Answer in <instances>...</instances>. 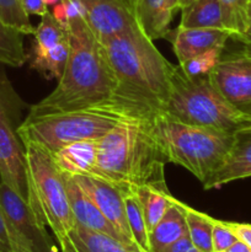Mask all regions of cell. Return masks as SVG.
Wrapping results in <instances>:
<instances>
[{"label": "cell", "mask_w": 251, "mask_h": 252, "mask_svg": "<svg viewBox=\"0 0 251 252\" xmlns=\"http://www.w3.org/2000/svg\"><path fill=\"white\" fill-rule=\"evenodd\" d=\"M68 32L70 51L63 74L54 90L30 107L26 118L83 110L115 98L116 79L85 19L71 21Z\"/></svg>", "instance_id": "1"}, {"label": "cell", "mask_w": 251, "mask_h": 252, "mask_svg": "<svg viewBox=\"0 0 251 252\" xmlns=\"http://www.w3.org/2000/svg\"><path fill=\"white\" fill-rule=\"evenodd\" d=\"M116 79L120 100L155 113L165 107L174 66L142 29L132 30L101 43Z\"/></svg>", "instance_id": "2"}, {"label": "cell", "mask_w": 251, "mask_h": 252, "mask_svg": "<svg viewBox=\"0 0 251 252\" xmlns=\"http://www.w3.org/2000/svg\"><path fill=\"white\" fill-rule=\"evenodd\" d=\"M152 117L126 118L100 138L93 176L120 189L140 186L167 189L166 162L153 133Z\"/></svg>", "instance_id": "3"}, {"label": "cell", "mask_w": 251, "mask_h": 252, "mask_svg": "<svg viewBox=\"0 0 251 252\" xmlns=\"http://www.w3.org/2000/svg\"><path fill=\"white\" fill-rule=\"evenodd\" d=\"M153 115L115 97L94 107L25 118L16 133L22 143H33L53 154L71 143L100 139L126 118Z\"/></svg>", "instance_id": "4"}, {"label": "cell", "mask_w": 251, "mask_h": 252, "mask_svg": "<svg viewBox=\"0 0 251 252\" xmlns=\"http://www.w3.org/2000/svg\"><path fill=\"white\" fill-rule=\"evenodd\" d=\"M155 140L165 162L185 167L202 184L225 162L235 134L188 125L162 111L152 117Z\"/></svg>", "instance_id": "5"}, {"label": "cell", "mask_w": 251, "mask_h": 252, "mask_svg": "<svg viewBox=\"0 0 251 252\" xmlns=\"http://www.w3.org/2000/svg\"><path fill=\"white\" fill-rule=\"evenodd\" d=\"M162 112L188 125L231 134L251 127V116L229 103L209 75H188L180 64L172 70L169 98Z\"/></svg>", "instance_id": "6"}, {"label": "cell", "mask_w": 251, "mask_h": 252, "mask_svg": "<svg viewBox=\"0 0 251 252\" xmlns=\"http://www.w3.org/2000/svg\"><path fill=\"white\" fill-rule=\"evenodd\" d=\"M27 164V203L39 223L53 233L61 252H75L69 233L75 226L64 176L48 150L33 143H22Z\"/></svg>", "instance_id": "7"}, {"label": "cell", "mask_w": 251, "mask_h": 252, "mask_svg": "<svg viewBox=\"0 0 251 252\" xmlns=\"http://www.w3.org/2000/svg\"><path fill=\"white\" fill-rule=\"evenodd\" d=\"M0 209L6 219L15 252H61L26 199L0 182Z\"/></svg>", "instance_id": "8"}, {"label": "cell", "mask_w": 251, "mask_h": 252, "mask_svg": "<svg viewBox=\"0 0 251 252\" xmlns=\"http://www.w3.org/2000/svg\"><path fill=\"white\" fill-rule=\"evenodd\" d=\"M209 78L229 103L251 116V54L243 49L223 52Z\"/></svg>", "instance_id": "9"}, {"label": "cell", "mask_w": 251, "mask_h": 252, "mask_svg": "<svg viewBox=\"0 0 251 252\" xmlns=\"http://www.w3.org/2000/svg\"><path fill=\"white\" fill-rule=\"evenodd\" d=\"M85 21L100 43L132 30L140 29L132 0H81Z\"/></svg>", "instance_id": "10"}, {"label": "cell", "mask_w": 251, "mask_h": 252, "mask_svg": "<svg viewBox=\"0 0 251 252\" xmlns=\"http://www.w3.org/2000/svg\"><path fill=\"white\" fill-rule=\"evenodd\" d=\"M0 179L27 201V164L25 148L10 120L0 121Z\"/></svg>", "instance_id": "11"}, {"label": "cell", "mask_w": 251, "mask_h": 252, "mask_svg": "<svg viewBox=\"0 0 251 252\" xmlns=\"http://www.w3.org/2000/svg\"><path fill=\"white\" fill-rule=\"evenodd\" d=\"M79 186L90 197L91 201L96 204L101 213L106 217L113 228L132 245L139 246L135 244L128 225L127 216H126L125 198L123 192L115 185L101 180L95 176H74ZM140 249V248H139ZM142 250V249H140ZM143 251V250H142Z\"/></svg>", "instance_id": "12"}, {"label": "cell", "mask_w": 251, "mask_h": 252, "mask_svg": "<svg viewBox=\"0 0 251 252\" xmlns=\"http://www.w3.org/2000/svg\"><path fill=\"white\" fill-rule=\"evenodd\" d=\"M63 176L64 182H65L69 204H70L71 212H73L74 219H75V224L84 226V228L89 229V230L106 234V235L111 236V238L122 241L126 245L130 246V248L135 249V250L144 252L140 250L139 248H137V246L128 243V241L126 240L115 228H113L112 224H111L110 221L106 219V217L101 213L100 209H98L97 207H96V204L91 201L90 197L81 189V187L79 186V184L76 182L75 177L64 174Z\"/></svg>", "instance_id": "13"}, {"label": "cell", "mask_w": 251, "mask_h": 252, "mask_svg": "<svg viewBox=\"0 0 251 252\" xmlns=\"http://www.w3.org/2000/svg\"><path fill=\"white\" fill-rule=\"evenodd\" d=\"M175 56L179 63L188 61L212 48H225L231 33L224 29H185L179 26L175 31H169Z\"/></svg>", "instance_id": "14"}, {"label": "cell", "mask_w": 251, "mask_h": 252, "mask_svg": "<svg viewBox=\"0 0 251 252\" xmlns=\"http://www.w3.org/2000/svg\"><path fill=\"white\" fill-rule=\"evenodd\" d=\"M248 177H251V127L235 133L225 162L202 185L204 189H213Z\"/></svg>", "instance_id": "15"}, {"label": "cell", "mask_w": 251, "mask_h": 252, "mask_svg": "<svg viewBox=\"0 0 251 252\" xmlns=\"http://www.w3.org/2000/svg\"><path fill=\"white\" fill-rule=\"evenodd\" d=\"M97 140H80L53 153L52 157L59 171L69 176H93L97 158Z\"/></svg>", "instance_id": "16"}, {"label": "cell", "mask_w": 251, "mask_h": 252, "mask_svg": "<svg viewBox=\"0 0 251 252\" xmlns=\"http://www.w3.org/2000/svg\"><path fill=\"white\" fill-rule=\"evenodd\" d=\"M185 235H188L184 203L175 198L166 213L159 223L149 233V243L152 252H161Z\"/></svg>", "instance_id": "17"}, {"label": "cell", "mask_w": 251, "mask_h": 252, "mask_svg": "<svg viewBox=\"0 0 251 252\" xmlns=\"http://www.w3.org/2000/svg\"><path fill=\"white\" fill-rule=\"evenodd\" d=\"M140 29L150 39L166 37L172 15L165 9L164 0H132Z\"/></svg>", "instance_id": "18"}, {"label": "cell", "mask_w": 251, "mask_h": 252, "mask_svg": "<svg viewBox=\"0 0 251 252\" xmlns=\"http://www.w3.org/2000/svg\"><path fill=\"white\" fill-rule=\"evenodd\" d=\"M75 252H140L106 234L75 224L68 235Z\"/></svg>", "instance_id": "19"}, {"label": "cell", "mask_w": 251, "mask_h": 252, "mask_svg": "<svg viewBox=\"0 0 251 252\" xmlns=\"http://www.w3.org/2000/svg\"><path fill=\"white\" fill-rule=\"evenodd\" d=\"M180 26L185 29H224L219 0H194L182 9Z\"/></svg>", "instance_id": "20"}, {"label": "cell", "mask_w": 251, "mask_h": 252, "mask_svg": "<svg viewBox=\"0 0 251 252\" xmlns=\"http://www.w3.org/2000/svg\"><path fill=\"white\" fill-rule=\"evenodd\" d=\"M134 191L142 204L148 231L155 228L167 209L174 203L175 197L170 194L169 189H162L154 186L134 187Z\"/></svg>", "instance_id": "21"}, {"label": "cell", "mask_w": 251, "mask_h": 252, "mask_svg": "<svg viewBox=\"0 0 251 252\" xmlns=\"http://www.w3.org/2000/svg\"><path fill=\"white\" fill-rule=\"evenodd\" d=\"M70 51L69 38L43 53L29 54L30 65L46 79H59L65 68Z\"/></svg>", "instance_id": "22"}, {"label": "cell", "mask_w": 251, "mask_h": 252, "mask_svg": "<svg viewBox=\"0 0 251 252\" xmlns=\"http://www.w3.org/2000/svg\"><path fill=\"white\" fill-rule=\"evenodd\" d=\"M24 33L7 26L0 19V64L20 68L29 61L24 46Z\"/></svg>", "instance_id": "23"}, {"label": "cell", "mask_w": 251, "mask_h": 252, "mask_svg": "<svg viewBox=\"0 0 251 252\" xmlns=\"http://www.w3.org/2000/svg\"><path fill=\"white\" fill-rule=\"evenodd\" d=\"M125 198L126 216H127L128 225L135 244L144 252H152L149 243V231L145 223L144 213H143L142 204L135 193L134 189H121Z\"/></svg>", "instance_id": "24"}, {"label": "cell", "mask_w": 251, "mask_h": 252, "mask_svg": "<svg viewBox=\"0 0 251 252\" xmlns=\"http://www.w3.org/2000/svg\"><path fill=\"white\" fill-rule=\"evenodd\" d=\"M69 38L68 30L64 29L52 15L51 11L41 16V22L34 27L33 44L31 53H43L48 49L53 48L61 42Z\"/></svg>", "instance_id": "25"}, {"label": "cell", "mask_w": 251, "mask_h": 252, "mask_svg": "<svg viewBox=\"0 0 251 252\" xmlns=\"http://www.w3.org/2000/svg\"><path fill=\"white\" fill-rule=\"evenodd\" d=\"M188 236L192 244L203 252H214L212 243L213 218L184 203Z\"/></svg>", "instance_id": "26"}, {"label": "cell", "mask_w": 251, "mask_h": 252, "mask_svg": "<svg viewBox=\"0 0 251 252\" xmlns=\"http://www.w3.org/2000/svg\"><path fill=\"white\" fill-rule=\"evenodd\" d=\"M224 29L231 33V38L238 41L249 26L250 1L249 0H219Z\"/></svg>", "instance_id": "27"}, {"label": "cell", "mask_w": 251, "mask_h": 252, "mask_svg": "<svg viewBox=\"0 0 251 252\" xmlns=\"http://www.w3.org/2000/svg\"><path fill=\"white\" fill-rule=\"evenodd\" d=\"M25 106V102L14 90L4 71L0 69V121L6 118L15 125Z\"/></svg>", "instance_id": "28"}, {"label": "cell", "mask_w": 251, "mask_h": 252, "mask_svg": "<svg viewBox=\"0 0 251 252\" xmlns=\"http://www.w3.org/2000/svg\"><path fill=\"white\" fill-rule=\"evenodd\" d=\"M0 19L24 34H33L34 27L20 0H0Z\"/></svg>", "instance_id": "29"}, {"label": "cell", "mask_w": 251, "mask_h": 252, "mask_svg": "<svg viewBox=\"0 0 251 252\" xmlns=\"http://www.w3.org/2000/svg\"><path fill=\"white\" fill-rule=\"evenodd\" d=\"M223 52L224 48H212L179 64L188 75H209L220 61Z\"/></svg>", "instance_id": "30"}, {"label": "cell", "mask_w": 251, "mask_h": 252, "mask_svg": "<svg viewBox=\"0 0 251 252\" xmlns=\"http://www.w3.org/2000/svg\"><path fill=\"white\" fill-rule=\"evenodd\" d=\"M239 239L231 231L226 221L213 218V231H212V243L214 252H224L230 248Z\"/></svg>", "instance_id": "31"}, {"label": "cell", "mask_w": 251, "mask_h": 252, "mask_svg": "<svg viewBox=\"0 0 251 252\" xmlns=\"http://www.w3.org/2000/svg\"><path fill=\"white\" fill-rule=\"evenodd\" d=\"M0 252H15L6 219L0 209Z\"/></svg>", "instance_id": "32"}, {"label": "cell", "mask_w": 251, "mask_h": 252, "mask_svg": "<svg viewBox=\"0 0 251 252\" xmlns=\"http://www.w3.org/2000/svg\"><path fill=\"white\" fill-rule=\"evenodd\" d=\"M229 228L231 229L236 238L245 243L251 249V224L248 223H235V221H226Z\"/></svg>", "instance_id": "33"}, {"label": "cell", "mask_w": 251, "mask_h": 252, "mask_svg": "<svg viewBox=\"0 0 251 252\" xmlns=\"http://www.w3.org/2000/svg\"><path fill=\"white\" fill-rule=\"evenodd\" d=\"M21 1L22 7H24L25 12L27 15H38V16H43L44 14L49 11L48 6L43 0H20Z\"/></svg>", "instance_id": "34"}, {"label": "cell", "mask_w": 251, "mask_h": 252, "mask_svg": "<svg viewBox=\"0 0 251 252\" xmlns=\"http://www.w3.org/2000/svg\"><path fill=\"white\" fill-rule=\"evenodd\" d=\"M192 246H193V244H192L189 236L185 235L182 238H180L179 240L175 241V243H172L171 245L165 248L161 252H188Z\"/></svg>", "instance_id": "35"}, {"label": "cell", "mask_w": 251, "mask_h": 252, "mask_svg": "<svg viewBox=\"0 0 251 252\" xmlns=\"http://www.w3.org/2000/svg\"><path fill=\"white\" fill-rule=\"evenodd\" d=\"M249 15H250V20H249V26L246 29L245 33L238 39L240 43H243V51H245L246 53L251 54V2H250V11H249Z\"/></svg>", "instance_id": "36"}, {"label": "cell", "mask_w": 251, "mask_h": 252, "mask_svg": "<svg viewBox=\"0 0 251 252\" xmlns=\"http://www.w3.org/2000/svg\"><path fill=\"white\" fill-rule=\"evenodd\" d=\"M224 252H251V249L243 241L238 240L233 244L229 249H226Z\"/></svg>", "instance_id": "37"}, {"label": "cell", "mask_w": 251, "mask_h": 252, "mask_svg": "<svg viewBox=\"0 0 251 252\" xmlns=\"http://www.w3.org/2000/svg\"><path fill=\"white\" fill-rule=\"evenodd\" d=\"M165 9L169 14L174 15L176 10H179V0H164Z\"/></svg>", "instance_id": "38"}, {"label": "cell", "mask_w": 251, "mask_h": 252, "mask_svg": "<svg viewBox=\"0 0 251 252\" xmlns=\"http://www.w3.org/2000/svg\"><path fill=\"white\" fill-rule=\"evenodd\" d=\"M193 1H194V0H179V9L182 10L184 7L188 6V5L192 4Z\"/></svg>", "instance_id": "39"}, {"label": "cell", "mask_w": 251, "mask_h": 252, "mask_svg": "<svg viewBox=\"0 0 251 252\" xmlns=\"http://www.w3.org/2000/svg\"><path fill=\"white\" fill-rule=\"evenodd\" d=\"M43 1L46 2L47 6H48V5H56V4H58V2L62 1V0H43Z\"/></svg>", "instance_id": "40"}, {"label": "cell", "mask_w": 251, "mask_h": 252, "mask_svg": "<svg viewBox=\"0 0 251 252\" xmlns=\"http://www.w3.org/2000/svg\"><path fill=\"white\" fill-rule=\"evenodd\" d=\"M188 252H203V251H202V250H199V249L198 248H196V246H192V248L191 249H189V250H188Z\"/></svg>", "instance_id": "41"}, {"label": "cell", "mask_w": 251, "mask_h": 252, "mask_svg": "<svg viewBox=\"0 0 251 252\" xmlns=\"http://www.w3.org/2000/svg\"><path fill=\"white\" fill-rule=\"evenodd\" d=\"M0 182H1V179H0Z\"/></svg>", "instance_id": "42"}, {"label": "cell", "mask_w": 251, "mask_h": 252, "mask_svg": "<svg viewBox=\"0 0 251 252\" xmlns=\"http://www.w3.org/2000/svg\"><path fill=\"white\" fill-rule=\"evenodd\" d=\"M249 1H250V2H251V0H249Z\"/></svg>", "instance_id": "43"}]
</instances>
